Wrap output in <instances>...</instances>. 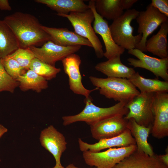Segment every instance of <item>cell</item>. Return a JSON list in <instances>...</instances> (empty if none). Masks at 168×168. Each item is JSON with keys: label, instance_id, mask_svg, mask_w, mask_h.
Instances as JSON below:
<instances>
[{"label": "cell", "instance_id": "19", "mask_svg": "<svg viewBox=\"0 0 168 168\" xmlns=\"http://www.w3.org/2000/svg\"><path fill=\"white\" fill-rule=\"evenodd\" d=\"M120 57L119 56H115L105 61L99 63L95 66V68L108 77L129 79L136 72L133 68L124 64Z\"/></svg>", "mask_w": 168, "mask_h": 168}, {"label": "cell", "instance_id": "12", "mask_svg": "<svg viewBox=\"0 0 168 168\" xmlns=\"http://www.w3.org/2000/svg\"><path fill=\"white\" fill-rule=\"evenodd\" d=\"M88 5L94 16L93 29L95 33L101 36L105 46V51L104 52V56L108 59L115 56H120L124 53L125 49L114 42L108 22L96 12L95 0L89 1Z\"/></svg>", "mask_w": 168, "mask_h": 168}, {"label": "cell", "instance_id": "34", "mask_svg": "<svg viewBox=\"0 0 168 168\" xmlns=\"http://www.w3.org/2000/svg\"><path fill=\"white\" fill-rule=\"evenodd\" d=\"M159 160L163 164L168 166V153L163 155H157Z\"/></svg>", "mask_w": 168, "mask_h": 168}, {"label": "cell", "instance_id": "28", "mask_svg": "<svg viewBox=\"0 0 168 168\" xmlns=\"http://www.w3.org/2000/svg\"><path fill=\"white\" fill-rule=\"evenodd\" d=\"M18 63L25 70L29 69L30 63L35 57L29 48H19L13 53L9 55Z\"/></svg>", "mask_w": 168, "mask_h": 168}, {"label": "cell", "instance_id": "11", "mask_svg": "<svg viewBox=\"0 0 168 168\" xmlns=\"http://www.w3.org/2000/svg\"><path fill=\"white\" fill-rule=\"evenodd\" d=\"M81 46H63L55 44L51 40L43 44L41 47L31 46L29 49L35 57L48 64L54 66L56 62L62 61L68 55L74 54Z\"/></svg>", "mask_w": 168, "mask_h": 168}, {"label": "cell", "instance_id": "20", "mask_svg": "<svg viewBox=\"0 0 168 168\" xmlns=\"http://www.w3.org/2000/svg\"><path fill=\"white\" fill-rule=\"evenodd\" d=\"M127 128L135 140L137 150L150 156L155 154L152 146L147 141L151 127L139 125L134 119H131L128 120Z\"/></svg>", "mask_w": 168, "mask_h": 168}, {"label": "cell", "instance_id": "33", "mask_svg": "<svg viewBox=\"0 0 168 168\" xmlns=\"http://www.w3.org/2000/svg\"><path fill=\"white\" fill-rule=\"evenodd\" d=\"M12 9L8 0H0V10L10 11Z\"/></svg>", "mask_w": 168, "mask_h": 168}, {"label": "cell", "instance_id": "30", "mask_svg": "<svg viewBox=\"0 0 168 168\" xmlns=\"http://www.w3.org/2000/svg\"><path fill=\"white\" fill-rule=\"evenodd\" d=\"M2 64L7 72L13 78L16 80L26 71L16 60L9 55L1 59Z\"/></svg>", "mask_w": 168, "mask_h": 168}, {"label": "cell", "instance_id": "17", "mask_svg": "<svg viewBox=\"0 0 168 168\" xmlns=\"http://www.w3.org/2000/svg\"><path fill=\"white\" fill-rule=\"evenodd\" d=\"M43 29L50 36L51 41L58 45L63 46L85 45L92 47L87 39L66 28H57L42 26Z\"/></svg>", "mask_w": 168, "mask_h": 168}, {"label": "cell", "instance_id": "8", "mask_svg": "<svg viewBox=\"0 0 168 168\" xmlns=\"http://www.w3.org/2000/svg\"><path fill=\"white\" fill-rule=\"evenodd\" d=\"M136 19L138 25V33L142 35L141 40L136 49L146 52V43L147 37L162 23L168 21V17L150 4L146 10L139 12Z\"/></svg>", "mask_w": 168, "mask_h": 168}, {"label": "cell", "instance_id": "9", "mask_svg": "<svg viewBox=\"0 0 168 168\" xmlns=\"http://www.w3.org/2000/svg\"><path fill=\"white\" fill-rule=\"evenodd\" d=\"M153 122L151 133L154 138L161 139L168 136V94H154L152 104Z\"/></svg>", "mask_w": 168, "mask_h": 168}, {"label": "cell", "instance_id": "5", "mask_svg": "<svg viewBox=\"0 0 168 168\" xmlns=\"http://www.w3.org/2000/svg\"><path fill=\"white\" fill-rule=\"evenodd\" d=\"M58 16L67 18L71 22L74 32L88 40L92 45L96 56L99 58L104 56L102 45L91 26L94 16L90 8L82 12H72L68 14L56 13Z\"/></svg>", "mask_w": 168, "mask_h": 168}, {"label": "cell", "instance_id": "31", "mask_svg": "<svg viewBox=\"0 0 168 168\" xmlns=\"http://www.w3.org/2000/svg\"><path fill=\"white\" fill-rule=\"evenodd\" d=\"M150 4L161 13L168 17V0H152Z\"/></svg>", "mask_w": 168, "mask_h": 168}, {"label": "cell", "instance_id": "22", "mask_svg": "<svg viewBox=\"0 0 168 168\" xmlns=\"http://www.w3.org/2000/svg\"><path fill=\"white\" fill-rule=\"evenodd\" d=\"M35 2L46 5L57 14H68L72 12H82L90 9L82 0H35Z\"/></svg>", "mask_w": 168, "mask_h": 168}, {"label": "cell", "instance_id": "16", "mask_svg": "<svg viewBox=\"0 0 168 168\" xmlns=\"http://www.w3.org/2000/svg\"><path fill=\"white\" fill-rule=\"evenodd\" d=\"M78 142L80 149L83 152L89 151L92 152H98L107 148L124 147L131 145H136L134 138L128 129L118 136L101 139L94 144H89L80 138L78 139Z\"/></svg>", "mask_w": 168, "mask_h": 168}, {"label": "cell", "instance_id": "6", "mask_svg": "<svg viewBox=\"0 0 168 168\" xmlns=\"http://www.w3.org/2000/svg\"><path fill=\"white\" fill-rule=\"evenodd\" d=\"M137 149L136 145L124 147L112 148L104 152H83V156L86 164L97 168H113Z\"/></svg>", "mask_w": 168, "mask_h": 168}, {"label": "cell", "instance_id": "14", "mask_svg": "<svg viewBox=\"0 0 168 168\" xmlns=\"http://www.w3.org/2000/svg\"><path fill=\"white\" fill-rule=\"evenodd\" d=\"M128 121L124 116H118L91 125L92 137L99 141L118 136L127 129Z\"/></svg>", "mask_w": 168, "mask_h": 168}, {"label": "cell", "instance_id": "7", "mask_svg": "<svg viewBox=\"0 0 168 168\" xmlns=\"http://www.w3.org/2000/svg\"><path fill=\"white\" fill-rule=\"evenodd\" d=\"M154 94L140 92L127 104L129 111L124 118L128 120L133 119L139 125L152 128L153 122L152 104Z\"/></svg>", "mask_w": 168, "mask_h": 168}, {"label": "cell", "instance_id": "15", "mask_svg": "<svg viewBox=\"0 0 168 168\" xmlns=\"http://www.w3.org/2000/svg\"><path fill=\"white\" fill-rule=\"evenodd\" d=\"M40 140L41 146L53 155L56 165L61 164V157L67 148L63 135L50 125L41 131Z\"/></svg>", "mask_w": 168, "mask_h": 168}, {"label": "cell", "instance_id": "27", "mask_svg": "<svg viewBox=\"0 0 168 168\" xmlns=\"http://www.w3.org/2000/svg\"><path fill=\"white\" fill-rule=\"evenodd\" d=\"M29 69L46 80H51L54 78L61 71L60 68L48 64L35 57L32 61Z\"/></svg>", "mask_w": 168, "mask_h": 168}, {"label": "cell", "instance_id": "37", "mask_svg": "<svg viewBox=\"0 0 168 168\" xmlns=\"http://www.w3.org/2000/svg\"><path fill=\"white\" fill-rule=\"evenodd\" d=\"M52 168H65L61 164L55 165V166Z\"/></svg>", "mask_w": 168, "mask_h": 168}, {"label": "cell", "instance_id": "21", "mask_svg": "<svg viewBox=\"0 0 168 168\" xmlns=\"http://www.w3.org/2000/svg\"><path fill=\"white\" fill-rule=\"evenodd\" d=\"M158 32L153 35L146 43V48L153 55L161 58H168L167 50V35L168 33V21L162 23Z\"/></svg>", "mask_w": 168, "mask_h": 168}, {"label": "cell", "instance_id": "3", "mask_svg": "<svg viewBox=\"0 0 168 168\" xmlns=\"http://www.w3.org/2000/svg\"><path fill=\"white\" fill-rule=\"evenodd\" d=\"M92 84L98 88L100 94L106 98L127 104L140 93L128 79L107 77L98 78L90 76Z\"/></svg>", "mask_w": 168, "mask_h": 168}, {"label": "cell", "instance_id": "25", "mask_svg": "<svg viewBox=\"0 0 168 168\" xmlns=\"http://www.w3.org/2000/svg\"><path fill=\"white\" fill-rule=\"evenodd\" d=\"M16 80L19 82L20 90L23 91L32 90L39 93L48 87L47 80L30 69Z\"/></svg>", "mask_w": 168, "mask_h": 168}, {"label": "cell", "instance_id": "24", "mask_svg": "<svg viewBox=\"0 0 168 168\" xmlns=\"http://www.w3.org/2000/svg\"><path fill=\"white\" fill-rule=\"evenodd\" d=\"M19 48L14 34L3 20H0V59H2Z\"/></svg>", "mask_w": 168, "mask_h": 168}, {"label": "cell", "instance_id": "4", "mask_svg": "<svg viewBox=\"0 0 168 168\" xmlns=\"http://www.w3.org/2000/svg\"><path fill=\"white\" fill-rule=\"evenodd\" d=\"M139 12L135 9L126 10L120 17L113 21L109 26L113 39L118 46L128 50L136 49L142 35H133L134 28L132 21L138 16Z\"/></svg>", "mask_w": 168, "mask_h": 168}, {"label": "cell", "instance_id": "13", "mask_svg": "<svg viewBox=\"0 0 168 168\" xmlns=\"http://www.w3.org/2000/svg\"><path fill=\"white\" fill-rule=\"evenodd\" d=\"M62 61L64 72L68 77L70 89L74 93L87 98L90 97V94L91 92L98 90L96 87L89 90L83 85L80 70L81 60L79 56L73 54L66 57Z\"/></svg>", "mask_w": 168, "mask_h": 168}, {"label": "cell", "instance_id": "2", "mask_svg": "<svg viewBox=\"0 0 168 168\" xmlns=\"http://www.w3.org/2000/svg\"><path fill=\"white\" fill-rule=\"evenodd\" d=\"M84 101L85 107L80 113L75 115L62 117L64 125L83 121L91 126L111 117L126 116L129 111L126 106L127 104L124 102H118L109 107L101 108L95 105L90 97L85 98Z\"/></svg>", "mask_w": 168, "mask_h": 168}, {"label": "cell", "instance_id": "35", "mask_svg": "<svg viewBox=\"0 0 168 168\" xmlns=\"http://www.w3.org/2000/svg\"><path fill=\"white\" fill-rule=\"evenodd\" d=\"M7 131V129L0 124V138Z\"/></svg>", "mask_w": 168, "mask_h": 168}, {"label": "cell", "instance_id": "32", "mask_svg": "<svg viewBox=\"0 0 168 168\" xmlns=\"http://www.w3.org/2000/svg\"><path fill=\"white\" fill-rule=\"evenodd\" d=\"M122 7L123 10L130 9L133 5L138 1V0H121Z\"/></svg>", "mask_w": 168, "mask_h": 168}, {"label": "cell", "instance_id": "36", "mask_svg": "<svg viewBox=\"0 0 168 168\" xmlns=\"http://www.w3.org/2000/svg\"><path fill=\"white\" fill-rule=\"evenodd\" d=\"M66 168H79L74 165L73 164H70L68 165L66 167ZM91 168H97V167H94Z\"/></svg>", "mask_w": 168, "mask_h": 168}, {"label": "cell", "instance_id": "10", "mask_svg": "<svg viewBox=\"0 0 168 168\" xmlns=\"http://www.w3.org/2000/svg\"><path fill=\"white\" fill-rule=\"evenodd\" d=\"M128 53L138 58H128L127 61L129 65L147 70L156 78L160 77L168 81V58H158L151 57L137 49L128 50Z\"/></svg>", "mask_w": 168, "mask_h": 168}, {"label": "cell", "instance_id": "18", "mask_svg": "<svg viewBox=\"0 0 168 168\" xmlns=\"http://www.w3.org/2000/svg\"><path fill=\"white\" fill-rule=\"evenodd\" d=\"M113 168H168L158 159L157 155L149 156L137 149Z\"/></svg>", "mask_w": 168, "mask_h": 168}, {"label": "cell", "instance_id": "29", "mask_svg": "<svg viewBox=\"0 0 168 168\" xmlns=\"http://www.w3.org/2000/svg\"><path fill=\"white\" fill-rule=\"evenodd\" d=\"M19 86V82L7 72L0 59V92L7 91L13 93Z\"/></svg>", "mask_w": 168, "mask_h": 168}, {"label": "cell", "instance_id": "26", "mask_svg": "<svg viewBox=\"0 0 168 168\" xmlns=\"http://www.w3.org/2000/svg\"><path fill=\"white\" fill-rule=\"evenodd\" d=\"M95 2L96 12L103 18L114 21L124 12L121 0H96Z\"/></svg>", "mask_w": 168, "mask_h": 168}, {"label": "cell", "instance_id": "23", "mask_svg": "<svg viewBox=\"0 0 168 168\" xmlns=\"http://www.w3.org/2000/svg\"><path fill=\"white\" fill-rule=\"evenodd\" d=\"M129 80L140 93L168 92V81L147 78L136 72Z\"/></svg>", "mask_w": 168, "mask_h": 168}, {"label": "cell", "instance_id": "1", "mask_svg": "<svg viewBox=\"0 0 168 168\" xmlns=\"http://www.w3.org/2000/svg\"><path fill=\"white\" fill-rule=\"evenodd\" d=\"M3 20L14 34L19 48L37 47L51 41L39 20L32 14L16 12L6 16Z\"/></svg>", "mask_w": 168, "mask_h": 168}]
</instances>
